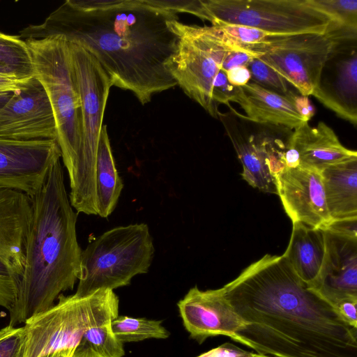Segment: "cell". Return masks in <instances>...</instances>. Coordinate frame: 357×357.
I'll return each instance as SVG.
<instances>
[{"label": "cell", "mask_w": 357, "mask_h": 357, "mask_svg": "<svg viewBox=\"0 0 357 357\" xmlns=\"http://www.w3.org/2000/svg\"><path fill=\"white\" fill-rule=\"evenodd\" d=\"M236 86L229 84L227 80L226 73L220 69L216 75L212 89V98L213 102L218 104L228 105L232 101L234 96Z\"/></svg>", "instance_id": "31"}, {"label": "cell", "mask_w": 357, "mask_h": 357, "mask_svg": "<svg viewBox=\"0 0 357 357\" xmlns=\"http://www.w3.org/2000/svg\"><path fill=\"white\" fill-rule=\"evenodd\" d=\"M0 75L22 82L35 76L29 47L19 36L0 32Z\"/></svg>", "instance_id": "24"}, {"label": "cell", "mask_w": 357, "mask_h": 357, "mask_svg": "<svg viewBox=\"0 0 357 357\" xmlns=\"http://www.w3.org/2000/svg\"><path fill=\"white\" fill-rule=\"evenodd\" d=\"M293 223L291 238L282 255L297 275L310 287L317 279L325 254L323 229Z\"/></svg>", "instance_id": "22"}, {"label": "cell", "mask_w": 357, "mask_h": 357, "mask_svg": "<svg viewBox=\"0 0 357 357\" xmlns=\"http://www.w3.org/2000/svg\"><path fill=\"white\" fill-rule=\"evenodd\" d=\"M277 195L292 220L325 229L332 222L319 172L297 167L286 168L275 177Z\"/></svg>", "instance_id": "17"}, {"label": "cell", "mask_w": 357, "mask_h": 357, "mask_svg": "<svg viewBox=\"0 0 357 357\" xmlns=\"http://www.w3.org/2000/svg\"><path fill=\"white\" fill-rule=\"evenodd\" d=\"M161 323L162 321L145 318L118 316L112 321L111 326L116 338L123 343L167 338L169 333Z\"/></svg>", "instance_id": "26"}, {"label": "cell", "mask_w": 357, "mask_h": 357, "mask_svg": "<svg viewBox=\"0 0 357 357\" xmlns=\"http://www.w3.org/2000/svg\"><path fill=\"white\" fill-rule=\"evenodd\" d=\"M26 335L24 326L0 329V357H25Z\"/></svg>", "instance_id": "29"}, {"label": "cell", "mask_w": 357, "mask_h": 357, "mask_svg": "<svg viewBox=\"0 0 357 357\" xmlns=\"http://www.w3.org/2000/svg\"><path fill=\"white\" fill-rule=\"evenodd\" d=\"M243 322L232 340L271 357H357V328L283 256L266 255L224 287Z\"/></svg>", "instance_id": "2"}, {"label": "cell", "mask_w": 357, "mask_h": 357, "mask_svg": "<svg viewBox=\"0 0 357 357\" xmlns=\"http://www.w3.org/2000/svg\"><path fill=\"white\" fill-rule=\"evenodd\" d=\"M64 351H66V350H64ZM64 351H61L54 353L52 354H50L47 356H44L42 357H60Z\"/></svg>", "instance_id": "39"}, {"label": "cell", "mask_w": 357, "mask_h": 357, "mask_svg": "<svg viewBox=\"0 0 357 357\" xmlns=\"http://www.w3.org/2000/svg\"><path fill=\"white\" fill-rule=\"evenodd\" d=\"M325 254L319 273L310 287L334 308L357 298V236L323 229Z\"/></svg>", "instance_id": "15"}, {"label": "cell", "mask_w": 357, "mask_h": 357, "mask_svg": "<svg viewBox=\"0 0 357 357\" xmlns=\"http://www.w3.org/2000/svg\"><path fill=\"white\" fill-rule=\"evenodd\" d=\"M13 94V91L0 93V109L6 104Z\"/></svg>", "instance_id": "38"}, {"label": "cell", "mask_w": 357, "mask_h": 357, "mask_svg": "<svg viewBox=\"0 0 357 357\" xmlns=\"http://www.w3.org/2000/svg\"><path fill=\"white\" fill-rule=\"evenodd\" d=\"M296 96L291 91L282 95L250 81L236 86L231 102L238 104L245 112V116L240 114L245 120L296 129L307 123L297 110Z\"/></svg>", "instance_id": "18"}, {"label": "cell", "mask_w": 357, "mask_h": 357, "mask_svg": "<svg viewBox=\"0 0 357 357\" xmlns=\"http://www.w3.org/2000/svg\"><path fill=\"white\" fill-rule=\"evenodd\" d=\"M170 26L178 42L167 69L188 97L218 118L220 112L212 98L213 85L234 43L213 25H189L176 20Z\"/></svg>", "instance_id": "8"}, {"label": "cell", "mask_w": 357, "mask_h": 357, "mask_svg": "<svg viewBox=\"0 0 357 357\" xmlns=\"http://www.w3.org/2000/svg\"><path fill=\"white\" fill-rule=\"evenodd\" d=\"M155 248L148 225L136 223L112 228L82 251L75 294L84 296L100 289L127 286L133 277L146 273Z\"/></svg>", "instance_id": "5"}, {"label": "cell", "mask_w": 357, "mask_h": 357, "mask_svg": "<svg viewBox=\"0 0 357 357\" xmlns=\"http://www.w3.org/2000/svg\"><path fill=\"white\" fill-rule=\"evenodd\" d=\"M31 200L24 268L16 306L10 315L12 326L53 306L63 291L73 289L80 272L78 213L66 191L61 158L52 165Z\"/></svg>", "instance_id": "3"}, {"label": "cell", "mask_w": 357, "mask_h": 357, "mask_svg": "<svg viewBox=\"0 0 357 357\" xmlns=\"http://www.w3.org/2000/svg\"><path fill=\"white\" fill-rule=\"evenodd\" d=\"M229 84L234 86H243L251 79V75L246 66H238L226 72Z\"/></svg>", "instance_id": "35"}, {"label": "cell", "mask_w": 357, "mask_h": 357, "mask_svg": "<svg viewBox=\"0 0 357 357\" xmlns=\"http://www.w3.org/2000/svg\"><path fill=\"white\" fill-rule=\"evenodd\" d=\"M312 95L339 117L356 126V40L335 43Z\"/></svg>", "instance_id": "16"}, {"label": "cell", "mask_w": 357, "mask_h": 357, "mask_svg": "<svg viewBox=\"0 0 357 357\" xmlns=\"http://www.w3.org/2000/svg\"><path fill=\"white\" fill-rule=\"evenodd\" d=\"M57 299L56 304L25 321V357L75 349L87 330L119 316V298L112 290L84 296L61 294Z\"/></svg>", "instance_id": "6"}, {"label": "cell", "mask_w": 357, "mask_h": 357, "mask_svg": "<svg viewBox=\"0 0 357 357\" xmlns=\"http://www.w3.org/2000/svg\"><path fill=\"white\" fill-rule=\"evenodd\" d=\"M72 357H75V356H72Z\"/></svg>", "instance_id": "41"}, {"label": "cell", "mask_w": 357, "mask_h": 357, "mask_svg": "<svg viewBox=\"0 0 357 357\" xmlns=\"http://www.w3.org/2000/svg\"><path fill=\"white\" fill-rule=\"evenodd\" d=\"M196 0H67L40 24L20 31L24 40L62 36L98 61L112 86L142 105L177 85L166 64L177 46L170 22L194 15Z\"/></svg>", "instance_id": "1"}, {"label": "cell", "mask_w": 357, "mask_h": 357, "mask_svg": "<svg viewBox=\"0 0 357 357\" xmlns=\"http://www.w3.org/2000/svg\"><path fill=\"white\" fill-rule=\"evenodd\" d=\"M335 40L324 33L269 35L250 45H240L280 75L303 96H312L318 87Z\"/></svg>", "instance_id": "10"}, {"label": "cell", "mask_w": 357, "mask_h": 357, "mask_svg": "<svg viewBox=\"0 0 357 357\" xmlns=\"http://www.w3.org/2000/svg\"><path fill=\"white\" fill-rule=\"evenodd\" d=\"M253 357H271L269 356L260 355L256 353V354Z\"/></svg>", "instance_id": "40"}, {"label": "cell", "mask_w": 357, "mask_h": 357, "mask_svg": "<svg viewBox=\"0 0 357 357\" xmlns=\"http://www.w3.org/2000/svg\"><path fill=\"white\" fill-rule=\"evenodd\" d=\"M213 26L231 41L240 45L257 43L269 36L263 31L243 25L220 24Z\"/></svg>", "instance_id": "30"}, {"label": "cell", "mask_w": 357, "mask_h": 357, "mask_svg": "<svg viewBox=\"0 0 357 357\" xmlns=\"http://www.w3.org/2000/svg\"><path fill=\"white\" fill-rule=\"evenodd\" d=\"M123 184L116 167L107 126L102 127L96 165V212L107 218L114 211Z\"/></svg>", "instance_id": "23"}, {"label": "cell", "mask_w": 357, "mask_h": 357, "mask_svg": "<svg viewBox=\"0 0 357 357\" xmlns=\"http://www.w3.org/2000/svg\"><path fill=\"white\" fill-rule=\"evenodd\" d=\"M69 43V42H68ZM82 102V151L79 173L68 195L77 213L97 215L96 154L112 82L98 61L82 47L69 43Z\"/></svg>", "instance_id": "7"}, {"label": "cell", "mask_w": 357, "mask_h": 357, "mask_svg": "<svg viewBox=\"0 0 357 357\" xmlns=\"http://www.w3.org/2000/svg\"><path fill=\"white\" fill-rule=\"evenodd\" d=\"M31 217L29 196L0 188V306L10 315L17 301Z\"/></svg>", "instance_id": "11"}, {"label": "cell", "mask_w": 357, "mask_h": 357, "mask_svg": "<svg viewBox=\"0 0 357 357\" xmlns=\"http://www.w3.org/2000/svg\"><path fill=\"white\" fill-rule=\"evenodd\" d=\"M59 158L61 153L55 139L20 141L0 137V188L32 198Z\"/></svg>", "instance_id": "12"}, {"label": "cell", "mask_w": 357, "mask_h": 357, "mask_svg": "<svg viewBox=\"0 0 357 357\" xmlns=\"http://www.w3.org/2000/svg\"><path fill=\"white\" fill-rule=\"evenodd\" d=\"M357 298L343 300L334 306L340 318L350 326L357 328Z\"/></svg>", "instance_id": "34"}, {"label": "cell", "mask_w": 357, "mask_h": 357, "mask_svg": "<svg viewBox=\"0 0 357 357\" xmlns=\"http://www.w3.org/2000/svg\"><path fill=\"white\" fill-rule=\"evenodd\" d=\"M331 21L357 29V0H307Z\"/></svg>", "instance_id": "27"}, {"label": "cell", "mask_w": 357, "mask_h": 357, "mask_svg": "<svg viewBox=\"0 0 357 357\" xmlns=\"http://www.w3.org/2000/svg\"><path fill=\"white\" fill-rule=\"evenodd\" d=\"M254 57L250 52L234 43L232 48L225 55L222 69L226 73L229 69L235 67L247 66Z\"/></svg>", "instance_id": "32"}, {"label": "cell", "mask_w": 357, "mask_h": 357, "mask_svg": "<svg viewBox=\"0 0 357 357\" xmlns=\"http://www.w3.org/2000/svg\"><path fill=\"white\" fill-rule=\"evenodd\" d=\"M246 67L251 75L250 81L282 95L291 92L287 82L260 59L252 58Z\"/></svg>", "instance_id": "28"}, {"label": "cell", "mask_w": 357, "mask_h": 357, "mask_svg": "<svg viewBox=\"0 0 357 357\" xmlns=\"http://www.w3.org/2000/svg\"><path fill=\"white\" fill-rule=\"evenodd\" d=\"M255 354L232 343L225 342L196 357H253Z\"/></svg>", "instance_id": "33"}, {"label": "cell", "mask_w": 357, "mask_h": 357, "mask_svg": "<svg viewBox=\"0 0 357 357\" xmlns=\"http://www.w3.org/2000/svg\"><path fill=\"white\" fill-rule=\"evenodd\" d=\"M288 144L298 153L299 166L320 172L324 168L350 158L357 152L344 146L325 123L312 127L305 123L291 132Z\"/></svg>", "instance_id": "19"}, {"label": "cell", "mask_w": 357, "mask_h": 357, "mask_svg": "<svg viewBox=\"0 0 357 357\" xmlns=\"http://www.w3.org/2000/svg\"><path fill=\"white\" fill-rule=\"evenodd\" d=\"M332 221L357 218V156L319 172Z\"/></svg>", "instance_id": "21"}, {"label": "cell", "mask_w": 357, "mask_h": 357, "mask_svg": "<svg viewBox=\"0 0 357 357\" xmlns=\"http://www.w3.org/2000/svg\"><path fill=\"white\" fill-rule=\"evenodd\" d=\"M0 137L20 141L57 140L51 104L35 76L13 92L0 109Z\"/></svg>", "instance_id": "13"}, {"label": "cell", "mask_w": 357, "mask_h": 357, "mask_svg": "<svg viewBox=\"0 0 357 357\" xmlns=\"http://www.w3.org/2000/svg\"><path fill=\"white\" fill-rule=\"evenodd\" d=\"M177 305L185 329L200 344L219 335L233 340L243 326L223 287L203 291L195 286Z\"/></svg>", "instance_id": "14"}, {"label": "cell", "mask_w": 357, "mask_h": 357, "mask_svg": "<svg viewBox=\"0 0 357 357\" xmlns=\"http://www.w3.org/2000/svg\"><path fill=\"white\" fill-rule=\"evenodd\" d=\"M27 82L0 75V93L16 91L23 87Z\"/></svg>", "instance_id": "37"}, {"label": "cell", "mask_w": 357, "mask_h": 357, "mask_svg": "<svg viewBox=\"0 0 357 357\" xmlns=\"http://www.w3.org/2000/svg\"><path fill=\"white\" fill-rule=\"evenodd\" d=\"M108 321L87 330L74 349L75 357H123V343L112 331Z\"/></svg>", "instance_id": "25"}, {"label": "cell", "mask_w": 357, "mask_h": 357, "mask_svg": "<svg viewBox=\"0 0 357 357\" xmlns=\"http://www.w3.org/2000/svg\"><path fill=\"white\" fill-rule=\"evenodd\" d=\"M197 17L212 25H243L279 36L324 33L331 22L307 0H198Z\"/></svg>", "instance_id": "9"}, {"label": "cell", "mask_w": 357, "mask_h": 357, "mask_svg": "<svg viewBox=\"0 0 357 357\" xmlns=\"http://www.w3.org/2000/svg\"><path fill=\"white\" fill-rule=\"evenodd\" d=\"M295 101L298 112L304 120L308 122L314 114V107L308 98L303 96H296Z\"/></svg>", "instance_id": "36"}, {"label": "cell", "mask_w": 357, "mask_h": 357, "mask_svg": "<svg viewBox=\"0 0 357 357\" xmlns=\"http://www.w3.org/2000/svg\"><path fill=\"white\" fill-rule=\"evenodd\" d=\"M218 118L242 163L243 178L250 185L262 192L277 194L275 180L269 172L257 134L248 131L231 114L220 112Z\"/></svg>", "instance_id": "20"}, {"label": "cell", "mask_w": 357, "mask_h": 357, "mask_svg": "<svg viewBox=\"0 0 357 357\" xmlns=\"http://www.w3.org/2000/svg\"><path fill=\"white\" fill-rule=\"evenodd\" d=\"M25 41L31 53L35 77L43 85L53 110L56 141L71 189L79 173L82 131L81 97L69 43L59 36Z\"/></svg>", "instance_id": "4"}]
</instances>
